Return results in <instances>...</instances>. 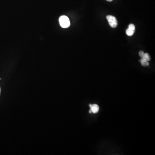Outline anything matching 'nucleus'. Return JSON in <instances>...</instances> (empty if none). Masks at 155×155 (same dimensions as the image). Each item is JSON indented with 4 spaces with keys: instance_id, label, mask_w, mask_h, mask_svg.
Masks as SVG:
<instances>
[{
    "instance_id": "6e6552de",
    "label": "nucleus",
    "mask_w": 155,
    "mask_h": 155,
    "mask_svg": "<svg viewBox=\"0 0 155 155\" xmlns=\"http://www.w3.org/2000/svg\"><path fill=\"white\" fill-rule=\"evenodd\" d=\"M107 1H109V2H111V1H112L113 0H106Z\"/></svg>"
},
{
    "instance_id": "423d86ee",
    "label": "nucleus",
    "mask_w": 155,
    "mask_h": 155,
    "mask_svg": "<svg viewBox=\"0 0 155 155\" xmlns=\"http://www.w3.org/2000/svg\"><path fill=\"white\" fill-rule=\"evenodd\" d=\"M140 61L141 63V65L143 66H144V67L148 66L149 65V63H148V61L145 60V59H141V60Z\"/></svg>"
},
{
    "instance_id": "1a4fd4ad",
    "label": "nucleus",
    "mask_w": 155,
    "mask_h": 155,
    "mask_svg": "<svg viewBox=\"0 0 155 155\" xmlns=\"http://www.w3.org/2000/svg\"><path fill=\"white\" fill-rule=\"evenodd\" d=\"M1 87H0V95H1Z\"/></svg>"
},
{
    "instance_id": "39448f33",
    "label": "nucleus",
    "mask_w": 155,
    "mask_h": 155,
    "mask_svg": "<svg viewBox=\"0 0 155 155\" xmlns=\"http://www.w3.org/2000/svg\"><path fill=\"white\" fill-rule=\"evenodd\" d=\"M141 59H145V60L147 61L150 60V55L148 53H144Z\"/></svg>"
},
{
    "instance_id": "f257e3e1",
    "label": "nucleus",
    "mask_w": 155,
    "mask_h": 155,
    "mask_svg": "<svg viewBox=\"0 0 155 155\" xmlns=\"http://www.w3.org/2000/svg\"><path fill=\"white\" fill-rule=\"evenodd\" d=\"M59 23L60 26L63 28H67L70 25V22L68 17L62 16L59 19Z\"/></svg>"
},
{
    "instance_id": "20e7f679",
    "label": "nucleus",
    "mask_w": 155,
    "mask_h": 155,
    "mask_svg": "<svg viewBox=\"0 0 155 155\" xmlns=\"http://www.w3.org/2000/svg\"><path fill=\"white\" fill-rule=\"evenodd\" d=\"M89 106H90L91 110H92V112L94 113H98L99 110V107L98 105L96 104H89Z\"/></svg>"
},
{
    "instance_id": "0eeeda50",
    "label": "nucleus",
    "mask_w": 155,
    "mask_h": 155,
    "mask_svg": "<svg viewBox=\"0 0 155 155\" xmlns=\"http://www.w3.org/2000/svg\"><path fill=\"white\" fill-rule=\"evenodd\" d=\"M144 54V53L143 51H140L139 52V55L140 57L141 58L143 57V55Z\"/></svg>"
},
{
    "instance_id": "f03ea898",
    "label": "nucleus",
    "mask_w": 155,
    "mask_h": 155,
    "mask_svg": "<svg viewBox=\"0 0 155 155\" xmlns=\"http://www.w3.org/2000/svg\"><path fill=\"white\" fill-rule=\"evenodd\" d=\"M106 19L111 27L113 28L117 27L118 25V22L115 17L112 15H108L106 16Z\"/></svg>"
},
{
    "instance_id": "7ed1b4c3",
    "label": "nucleus",
    "mask_w": 155,
    "mask_h": 155,
    "mask_svg": "<svg viewBox=\"0 0 155 155\" xmlns=\"http://www.w3.org/2000/svg\"><path fill=\"white\" fill-rule=\"evenodd\" d=\"M135 27L134 25L133 24H131L128 26V29H127L126 34L129 36H132L134 34L135 32Z\"/></svg>"
}]
</instances>
